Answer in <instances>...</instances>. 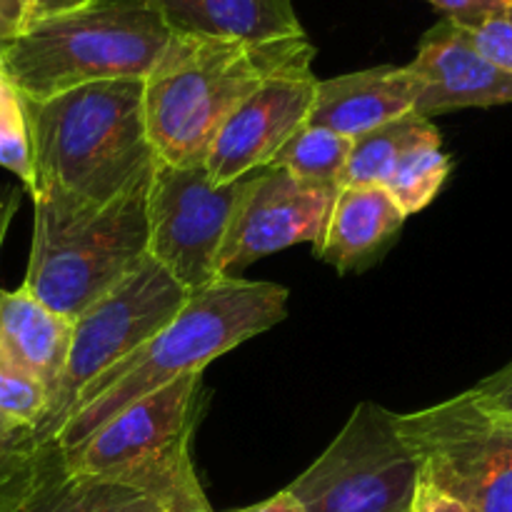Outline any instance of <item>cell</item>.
Returning <instances> with one entry per match:
<instances>
[{
  "label": "cell",
  "mask_w": 512,
  "mask_h": 512,
  "mask_svg": "<svg viewBox=\"0 0 512 512\" xmlns=\"http://www.w3.org/2000/svg\"><path fill=\"white\" fill-rule=\"evenodd\" d=\"M288 288L265 280H215L190 293L178 315L138 350L105 370L75 400L55 445L68 455L110 418L145 395L203 375L213 360L268 333L288 315Z\"/></svg>",
  "instance_id": "6da1fadb"
},
{
  "label": "cell",
  "mask_w": 512,
  "mask_h": 512,
  "mask_svg": "<svg viewBox=\"0 0 512 512\" xmlns=\"http://www.w3.org/2000/svg\"><path fill=\"white\" fill-rule=\"evenodd\" d=\"M35 188L80 203H110L150 173L155 150L143 80H103L45 100H23Z\"/></svg>",
  "instance_id": "7a4b0ae2"
},
{
  "label": "cell",
  "mask_w": 512,
  "mask_h": 512,
  "mask_svg": "<svg viewBox=\"0 0 512 512\" xmlns=\"http://www.w3.org/2000/svg\"><path fill=\"white\" fill-rule=\"evenodd\" d=\"M308 35L273 43L170 33L143 80V110L155 158L205 165L215 135L233 110L278 68L313 53Z\"/></svg>",
  "instance_id": "3957f363"
},
{
  "label": "cell",
  "mask_w": 512,
  "mask_h": 512,
  "mask_svg": "<svg viewBox=\"0 0 512 512\" xmlns=\"http://www.w3.org/2000/svg\"><path fill=\"white\" fill-rule=\"evenodd\" d=\"M155 168V165H153ZM153 170L110 203L33 193V240L23 288L75 320L148 258Z\"/></svg>",
  "instance_id": "277c9868"
},
{
  "label": "cell",
  "mask_w": 512,
  "mask_h": 512,
  "mask_svg": "<svg viewBox=\"0 0 512 512\" xmlns=\"http://www.w3.org/2000/svg\"><path fill=\"white\" fill-rule=\"evenodd\" d=\"M170 40L155 0H90L20 30L0 65L23 100L103 80H145Z\"/></svg>",
  "instance_id": "5b68a950"
},
{
  "label": "cell",
  "mask_w": 512,
  "mask_h": 512,
  "mask_svg": "<svg viewBox=\"0 0 512 512\" xmlns=\"http://www.w3.org/2000/svg\"><path fill=\"white\" fill-rule=\"evenodd\" d=\"M203 375H185L100 425L63 455L65 470L143 490L168 503L198 488L190 440L205 410Z\"/></svg>",
  "instance_id": "8992f818"
},
{
  "label": "cell",
  "mask_w": 512,
  "mask_h": 512,
  "mask_svg": "<svg viewBox=\"0 0 512 512\" xmlns=\"http://www.w3.org/2000/svg\"><path fill=\"white\" fill-rule=\"evenodd\" d=\"M423 465L395 413L363 400L333 443L288 485L303 512H410Z\"/></svg>",
  "instance_id": "52a82bcc"
},
{
  "label": "cell",
  "mask_w": 512,
  "mask_h": 512,
  "mask_svg": "<svg viewBox=\"0 0 512 512\" xmlns=\"http://www.w3.org/2000/svg\"><path fill=\"white\" fill-rule=\"evenodd\" d=\"M188 298L190 293L173 275L165 273L153 258H145L123 283L83 310L73 320L68 363L58 388L50 395L48 413L35 430L40 443L53 445L70 420L78 395L98 375L165 328Z\"/></svg>",
  "instance_id": "ba28073f"
},
{
  "label": "cell",
  "mask_w": 512,
  "mask_h": 512,
  "mask_svg": "<svg viewBox=\"0 0 512 512\" xmlns=\"http://www.w3.org/2000/svg\"><path fill=\"white\" fill-rule=\"evenodd\" d=\"M395 420L425 478L470 512H512V418L483 408L465 390Z\"/></svg>",
  "instance_id": "9c48e42d"
},
{
  "label": "cell",
  "mask_w": 512,
  "mask_h": 512,
  "mask_svg": "<svg viewBox=\"0 0 512 512\" xmlns=\"http://www.w3.org/2000/svg\"><path fill=\"white\" fill-rule=\"evenodd\" d=\"M253 173L215 183L205 165H168L155 158L148 188V258L188 293L218 280V258L230 220Z\"/></svg>",
  "instance_id": "30bf717a"
},
{
  "label": "cell",
  "mask_w": 512,
  "mask_h": 512,
  "mask_svg": "<svg viewBox=\"0 0 512 512\" xmlns=\"http://www.w3.org/2000/svg\"><path fill=\"white\" fill-rule=\"evenodd\" d=\"M338 190L300 180L273 165L255 170L230 220L218 258V280L240 278L260 258L293 245L318 248Z\"/></svg>",
  "instance_id": "8fae6325"
},
{
  "label": "cell",
  "mask_w": 512,
  "mask_h": 512,
  "mask_svg": "<svg viewBox=\"0 0 512 512\" xmlns=\"http://www.w3.org/2000/svg\"><path fill=\"white\" fill-rule=\"evenodd\" d=\"M313 53L270 73L215 135L205 170L215 183H233L273 163L275 153L308 123L318 78Z\"/></svg>",
  "instance_id": "7c38bea8"
},
{
  "label": "cell",
  "mask_w": 512,
  "mask_h": 512,
  "mask_svg": "<svg viewBox=\"0 0 512 512\" xmlns=\"http://www.w3.org/2000/svg\"><path fill=\"white\" fill-rule=\"evenodd\" d=\"M405 68L418 83V118L512 103V73L485 58L448 18L423 35Z\"/></svg>",
  "instance_id": "4fadbf2b"
},
{
  "label": "cell",
  "mask_w": 512,
  "mask_h": 512,
  "mask_svg": "<svg viewBox=\"0 0 512 512\" xmlns=\"http://www.w3.org/2000/svg\"><path fill=\"white\" fill-rule=\"evenodd\" d=\"M418 83L405 65H380L318 80L308 123L343 138H360L380 125L415 113Z\"/></svg>",
  "instance_id": "5bb4252c"
},
{
  "label": "cell",
  "mask_w": 512,
  "mask_h": 512,
  "mask_svg": "<svg viewBox=\"0 0 512 512\" xmlns=\"http://www.w3.org/2000/svg\"><path fill=\"white\" fill-rule=\"evenodd\" d=\"M403 225V210L383 185H348L335 195L315 255L340 275L363 273L388 253Z\"/></svg>",
  "instance_id": "9a60e30c"
},
{
  "label": "cell",
  "mask_w": 512,
  "mask_h": 512,
  "mask_svg": "<svg viewBox=\"0 0 512 512\" xmlns=\"http://www.w3.org/2000/svg\"><path fill=\"white\" fill-rule=\"evenodd\" d=\"M170 33L273 43L305 35L293 0H155Z\"/></svg>",
  "instance_id": "2e32d148"
},
{
  "label": "cell",
  "mask_w": 512,
  "mask_h": 512,
  "mask_svg": "<svg viewBox=\"0 0 512 512\" xmlns=\"http://www.w3.org/2000/svg\"><path fill=\"white\" fill-rule=\"evenodd\" d=\"M73 320L30 295L20 285L0 290V350L35 375L50 395L68 363Z\"/></svg>",
  "instance_id": "e0dca14e"
},
{
  "label": "cell",
  "mask_w": 512,
  "mask_h": 512,
  "mask_svg": "<svg viewBox=\"0 0 512 512\" xmlns=\"http://www.w3.org/2000/svg\"><path fill=\"white\" fill-rule=\"evenodd\" d=\"M165 500L128 485L65 470L48 475L15 512H163Z\"/></svg>",
  "instance_id": "ac0fdd59"
},
{
  "label": "cell",
  "mask_w": 512,
  "mask_h": 512,
  "mask_svg": "<svg viewBox=\"0 0 512 512\" xmlns=\"http://www.w3.org/2000/svg\"><path fill=\"white\" fill-rule=\"evenodd\" d=\"M65 463L58 445H43L33 428L0 415V512H15Z\"/></svg>",
  "instance_id": "d6986e66"
},
{
  "label": "cell",
  "mask_w": 512,
  "mask_h": 512,
  "mask_svg": "<svg viewBox=\"0 0 512 512\" xmlns=\"http://www.w3.org/2000/svg\"><path fill=\"white\" fill-rule=\"evenodd\" d=\"M450 175V155L443 150L440 130L415 140L390 170L383 188L395 200L405 218L420 213L443 190Z\"/></svg>",
  "instance_id": "ffe728a7"
},
{
  "label": "cell",
  "mask_w": 512,
  "mask_h": 512,
  "mask_svg": "<svg viewBox=\"0 0 512 512\" xmlns=\"http://www.w3.org/2000/svg\"><path fill=\"white\" fill-rule=\"evenodd\" d=\"M433 130V120L418 118L415 113H410L355 138L340 188H348V185H385L400 155L415 140L433 133Z\"/></svg>",
  "instance_id": "44dd1931"
},
{
  "label": "cell",
  "mask_w": 512,
  "mask_h": 512,
  "mask_svg": "<svg viewBox=\"0 0 512 512\" xmlns=\"http://www.w3.org/2000/svg\"><path fill=\"white\" fill-rule=\"evenodd\" d=\"M350 150H353V140L350 138H343V135L333 133L328 128H320V125L305 123L275 153L270 165L300 180H308V183L340 188Z\"/></svg>",
  "instance_id": "7402d4cb"
},
{
  "label": "cell",
  "mask_w": 512,
  "mask_h": 512,
  "mask_svg": "<svg viewBox=\"0 0 512 512\" xmlns=\"http://www.w3.org/2000/svg\"><path fill=\"white\" fill-rule=\"evenodd\" d=\"M45 413H48L45 385L0 350V415L38 430Z\"/></svg>",
  "instance_id": "603a6c76"
},
{
  "label": "cell",
  "mask_w": 512,
  "mask_h": 512,
  "mask_svg": "<svg viewBox=\"0 0 512 512\" xmlns=\"http://www.w3.org/2000/svg\"><path fill=\"white\" fill-rule=\"evenodd\" d=\"M0 165L20 178L25 188H35L33 148H30L28 118H25L23 98L18 90H10L0 100Z\"/></svg>",
  "instance_id": "cb8c5ba5"
},
{
  "label": "cell",
  "mask_w": 512,
  "mask_h": 512,
  "mask_svg": "<svg viewBox=\"0 0 512 512\" xmlns=\"http://www.w3.org/2000/svg\"><path fill=\"white\" fill-rule=\"evenodd\" d=\"M470 43L498 68L512 73V8L505 13L490 15L475 25H458Z\"/></svg>",
  "instance_id": "d4e9b609"
},
{
  "label": "cell",
  "mask_w": 512,
  "mask_h": 512,
  "mask_svg": "<svg viewBox=\"0 0 512 512\" xmlns=\"http://www.w3.org/2000/svg\"><path fill=\"white\" fill-rule=\"evenodd\" d=\"M430 5L445 13L455 25H475L490 15L505 13L512 8V0H428Z\"/></svg>",
  "instance_id": "484cf974"
},
{
  "label": "cell",
  "mask_w": 512,
  "mask_h": 512,
  "mask_svg": "<svg viewBox=\"0 0 512 512\" xmlns=\"http://www.w3.org/2000/svg\"><path fill=\"white\" fill-rule=\"evenodd\" d=\"M470 395H473L483 408L512 418V360L505 368H500L498 373L488 375V378L480 380L475 388H470Z\"/></svg>",
  "instance_id": "4316f807"
},
{
  "label": "cell",
  "mask_w": 512,
  "mask_h": 512,
  "mask_svg": "<svg viewBox=\"0 0 512 512\" xmlns=\"http://www.w3.org/2000/svg\"><path fill=\"white\" fill-rule=\"evenodd\" d=\"M410 512H470V508L463 500L450 495L448 490H443L438 483H433V480L420 473Z\"/></svg>",
  "instance_id": "83f0119b"
},
{
  "label": "cell",
  "mask_w": 512,
  "mask_h": 512,
  "mask_svg": "<svg viewBox=\"0 0 512 512\" xmlns=\"http://www.w3.org/2000/svg\"><path fill=\"white\" fill-rule=\"evenodd\" d=\"M85 3H90V0H20V8H23L20 30L30 28L35 23H43L48 18H55L60 13H68V10L80 8Z\"/></svg>",
  "instance_id": "f1b7e54d"
},
{
  "label": "cell",
  "mask_w": 512,
  "mask_h": 512,
  "mask_svg": "<svg viewBox=\"0 0 512 512\" xmlns=\"http://www.w3.org/2000/svg\"><path fill=\"white\" fill-rule=\"evenodd\" d=\"M20 18H23L20 0H0V50L20 33Z\"/></svg>",
  "instance_id": "f546056e"
},
{
  "label": "cell",
  "mask_w": 512,
  "mask_h": 512,
  "mask_svg": "<svg viewBox=\"0 0 512 512\" xmlns=\"http://www.w3.org/2000/svg\"><path fill=\"white\" fill-rule=\"evenodd\" d=\"M163 512H215L210 508L208 498H205L203 488H193V490H185V493L175 495V498L168 500Z\"/></svg>",
  "instance_id": "4dcf8cb0"
},
{
  "label": "cell",
  "mask_w": 512,
  "mask_h": 512,
  "mask_svg": "<svg viewBox=\"0 0 512 512\" xmlns=\"http://www.w3.org/2000/svg\"><path fill=\"white\" fill-rule=\"evenodd\" d=\"M233 512H303V508H300V503L288 493V490H280L278 495L263 500V503L248 505V508H240Z\"/></svg>",
  "instance_id": "1f68e13d"
},
{
  "label": "cell",
  "mask_w": 512,
  "mask_h": 512,
  "mask_svg": "<svg viewBox=\"0 0 512 512\" xmlns=\"http://www.w3.org/2000/svg\"><path fill=\"white\" fill-rule=\"evenodd\" d=\"M15 203L10 200L8 205L0 203V243H3V235H5V228H8V220H10V213H13Z\"/></svg>",
  "instance_id": "d6a6232c"
},
{
  "label": "cell",
  "mask_w": 512,
  "mask_h": 512,
  "mask_svg": "<svg viewBox=\"0 0 512 512\" xmlns=\"http://www.w3.org/2000/svg\"><path fill=\"white\" fill-rule=\"evenodd\" d=\"M10 90H13V83H10L8 75H5V70H3V65H0V100H3Z\"/></svg>",
  "instance_id": "836d02e7"
}]
</instances>
